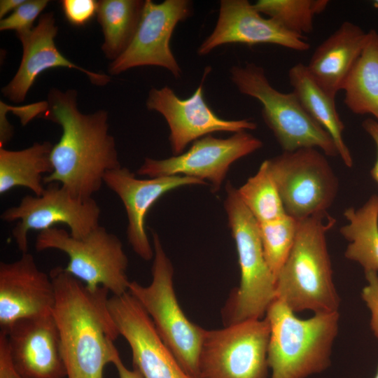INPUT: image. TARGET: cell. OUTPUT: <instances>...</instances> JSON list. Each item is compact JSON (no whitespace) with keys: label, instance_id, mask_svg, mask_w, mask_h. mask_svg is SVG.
Masks as SVG:
<instances>
[{"label":"cell","instance_id":"cell-1","mask_svg":"<svg viewBox=\"0 0 378 378\" xmlns=\"http://www.w3.org/2000/svg\"><path fill=\"white\" fill-rule=\"evenodd\" d=\"M77 93L52 89L48 95L46 119L59 124L62 136L53 145L52 172L43 183H59L74 196L86 200L99 191L108 171L120 166L114 137L108 133V113L84 114L77 107Z\"/></svg>","mask_w":378,"mask_h":378},{"label":"cell","instance_id":"cell-2","mask_svg":"<svg viewBox=\"0 0 378 378\" xmlns=\"http://www.w3.org/2000/svg\"><path fill=\"white\" fill-rule=\"evenodd\" d=\"M50 275L66 377L104 378L105 367L120 357L114 344L120 334L108 307L109 291L89 288L62 267Z\"/></svg>","mask_w":378,"mask_h":378},{"label":"cell","instance_id":"cell-3","mask_svg":"<svg viewBox=\"0 0 378 378\" xmlns=\"http://www.w3.org/2000/svg\"><path fill=\"white\" fill-rule=\"evenodd\" d=\"M335 223L328 212L298 220L295 241L275 284V298L293 312H338L340 299L326 244V234Z\"/></svg>","mask_w":378,"mask_h":378},{"label":"cell","instance_id":"cell-4","mask_svg":"<svg viewBox=\"0 0 378 378\" xmlns=\"http://www.w3.org/2000/svg\"><path fill=\"white\" fill-rule=\"evenodd\" d=\"M282 301L274 299L265 314L270 335L267 363L270 378H306L330 364L338 331V312L318 313L300 319Z\"/></svg>","mask_w":378,"mask_h":378},{"label":"cell","instance_id":"cell-5","mask_svg":"<svg viewBox=\"0 0 378 378\" xmlns=\"http://www.w3.org/2000/svg\"><path fill=\"white\" fill-rule=\"evenodd\" d=\"M153 262L152 281L146 286L130 281L128 292L151 318L164 344L186 372L200 378L199 356L204 329L192 323L177 300L173 283L174 270L160 237L152 232Z\"/></svg>","mask_w":378,"mask_h":378},{"label":"cell","instance_id":"cell-6","mask_svg":"<svg viewBox=\"0 0 378 378\" xmlns=\"http://www.w3.org/2000/svg\"><path fill=\"white\" fill-rule=\"evenodd\" d=\"M225 192L224 208L241 274L239 286L227 308L228 325L262 318L276 298V279L265 260L258 222L241 200L237 188L229 181Z\"/></svg>","mask_w":378,"mask_h":378},{"label":"cell","instance_id":"cell-7","mask_svg":"<svg viewBox=\"0 0 378 378\" xmlns=\"http://www.w3.org/2000/svg\"><path fill=\"white\" fill-rule=\"evenodd\" d=\"M230 73L240 93L260 102L262 119L283 151L315 148L327 156L338 155L331 136L305 111L296 95L273 88L262 67L248 63L233 66Z\"/></svg>","mask_w":378,"mask_h":378},{"label":"cell","instance_id":"cell-8","mask_svg":"<svg viewBox=\"0 0 378 378\" xmlns=\"http://www.w3.org/2000/svg\"><path fill=\"white\" fill-rule=\"evenodd\" d=\"M35 248L37 251L56 249L65 253L69 262L64 270L89 288L102 286L113 295L128 292V258L122 243L102 226L83 238H75L66 230L53 227L38 234Z\"/></svg>","mask_w":378,"mask_h":378},{"label":"cell","instance_id":"cell-9","mask_svg":"<svg viewBox=\"0 0 378 378\" xmlns=\"http://www.w3.org/2000/svg\"><path fill=\"white\" fill-rule=\"evenodd\" d=\"M270 335L266 317L204 329L199 356L200 378H267Z\"/></svg>","mask_w":378,"mask_h":378},{"label":"cell","instance_id":"cell-10","mask_svg":"<svg viewBox=\"0 0 378 378\" xmlns=\"http://www.w3.org/2000/svg\"><path fill=\"white\" fill-rule=\"evenodd\" d=\"M267 160L287 215L300 220L327 212L339 184L324 153L304 148Z\"/></svg>","mask_w":378,"mask_h":378},{"label":"cell","instance_id":"cell-11","mask_svg":"<svg viewBox=\"0 0 378 378\" xmlns=\"http://www.w3.org/2000/svg\"><path fill=\"white\" fill-rule=\"evenodd\" d=\"M101 209L93 198L83 200L71 195L59 183L48 184L41 196L27 195L18 206L6 209L1 218L18 220L12 235L22 253H27L30 230L43 231L65 224L75 238H83L99 225Z\"/></svg>","mask_w":378,"mask_h":378},{"label":"cell","instance_id":"cell-12","mask_svg":"<svg viewBox=\"0 0 378 378\" xmlns=\"http://www.w3.org/2000/svg\"><path fill=\"white\" fill-rule=\"evenodd\" d=\"M260 139L247 131L234 133L226 139L205 136L195 141L186 152L169 158H147L138 169L140 176L183 175L211 184L212 192H218L231 164L262 148Z\"/></svg>","mask_w":378,"mask_h":378},{"label":"cell","instance_id":"cell-13","mask_svg":"<svg viewBox=\"0 0 378 378\" xmlns=\"http://www.w3.org/2000/svg\"><path fill=\"white\" fill-rule=\"evenodd\" d=\"M192 14L189 0H164L155 3L146 0L136 31L126 50L108 66L111 75L131 68L157 66L167 69L176 78L181 76L170 47V40L178 22Z\"/></svg>","mask_w":378,"mask_h":378},{"label":"cell","instance_id":"cell-14","mask_svg":"<svg viewBox=\"0 0 378 378\" xmlns=\"http://www.w3.org/2000/svg\"><path fill=\"white\" fill-rule=\"evenodd\" d=\"M210 70L205 71L202 82L192 94L184 99L179 98L169 86L153 88L148 92L146 106L160 113L169 128V140L174 155L183 153L187 146L216 132L237 133L256 129L249 120H225L218 117L204 98V79Z\"/></svg>","mask_w":378,"mask_h":378},{"label":"cell","instance_id":"cell-15","mask_svg":"<svg viewBox=\"0 0 378 378\" xmlns=\"http://www.w3.org/2000/svg\"><path fill=\"white\" fill-rule=\"evenodd\" d=\"M108 307L120 335L131 349L134 369L143 378H192L162 341L146 312L129 292L109 298Z\"/></svg>","mask_w":378,"mask_h":378},{"label":"cell","instance_id":"cell-16","mask_svg":"<svg viewBox=\"0 0 378 378\" xmlns=\"http://www.w3.org/2000/svg\"><path fill=\"white\" fill-rule=\"evenodd\" d=\"M104 183L122 201L127 216V237L133 251L143 260L154 256L146 231V217L153 205L164 194L178 188L204 185L206 182L183 175L136 178L128 168L120 167L108 171Z\"/></svg>","mask_w":378,"mask_h":378},{"label":"cell","instance_id":"cell-17","mask_svg":"<svg viewBox=\"0 0 378 378\" xmlns=\"http://www.w3.org/2000/svg\"><path fill=\"white\" fill-rule=\"evenodd\" d=\"M305 40L274 20L262 17L248 0H221L216 26L199 46L197 54L208 55L216 48L228 43L274 44L306 51L310 45Z\"/></svg>","mask_w":378,"mask_h":378},{"label":"cell","instance_id":"cell-18","mask_svg":"<svg viewBox=\"0 0 378 378\" xmlns=\"http://www.w3.org/2000/svg\"><path fill=\"white\" fill-rule=\"evenodd\" d=\"M55 303L50 275L38 267L31 254L22 253L11 262H1V329L22 318L52 314Z\"/></svg>","mask_w":378,"mask_h":378},{"label":"cell","instance_id":"cell-19","mask_svg":"<svg viewBox=\"0 0 378 378\" xmlns=\"http://www.w3.org/2000/svg\"><path fill=\"white\" fill-rule=\"evenodd\" d=\"M6 331L15 368L22 378H64L59 329L52 314L20 319Z\"/></svg>","mask_w":378,"mask_h":378},{"label":"cell","instance_id":"cell-20","mask_svg":"<svg viewBox=\"0 0 378 378\" xmlns=\"http://www.w3.org/2000/svg\"><path fill=\"white\" fill-rule=\"evenodd\" d=\"M57 27L52 13L43 14L36 26L17 33L22 45L23 54L20 66L13 79L1 90L2 94L14 102H22L38 76L56 67L74 69L84 73L92 83L103 86L111 80L104 74L85 69L71 62L57 49L55 38Z\"/></svg>","mask_w":378,"mask_h":378},{"label":"cell","instance_id":"cell-21","mask_svg":"<svg viewBox=\"0 0 378 378\" xmlns=\"http://www.w3.org/2000/svg\"><path fill=\"white\" fill-rule=\"evenodd\" d=\"M368 31L345 21L315 49L307 70L315 83L333 98L342 90L365 44Z\"/></svg>","mask_w":378,"mask_h":378},{"label":"cell","instance_id":"cell-22","mask_svg":"<svg viewBox=\"0 0 378 378\" xmlns=\"http://www.w3.org/2000/svg\"><path fill=\"white\" fill-rule=\"evenodd\" d=\"M288 79L292 92L305 111L331 136L344 164L352 167L354 160L343 139L345 127L337 111L335 98L315 83L302 63L295 64L289 69Z\"/></svg>","mask_w":378,"mask_h":378},{"label":"cell","instance_id":"cell-23","mask_svg":"<svg viewBox=\"0 0 378 378\" xmlns=\"http://www.w3.org/2000/svg\"><path fill=\"white\" fill-rule=\"evenodd\" d=\"M52 146L50 142L43 141L19 150L0 148V194L24 187L41 196L46 188L43 174L52 172Z\"/></svg>","mask_w":378,"mask_h":378},{"label":"cell","instance_id":"cell-24","mask_svg":"<svg viewBox=\"0 0 378 378\" xmlns=\"http://www.w3.org/2000/svg\"><path fill=\"white\" fill-rule=\"evenodd\" d=\"M343 214L348 223L340 232L349 241L344 256L365 272H378V195H371L358 209H346Z\"/></svg>","mask_w":378,"mask_h":378},{"label":"cell","instance_id":"cell-25","mask_svg":"<svg viewBox=\"0 0 378 378\" xmlns=\"http://www.w3.org/2000/svg\"><path fill=\"white\" fill-rule=\"evenodd\" d=\"M344 104L354 113L369 114L378 121V32L368 31L363 49L343 90Z\"/></svg>","mask_w":378,"mask_h":378},{"label":"cell","instance_id":"cell-26","mask_svg":"<svg viewBox=\"0 0 378 378\" xmlns=\"http://www.w3.org/2000/svg\"><path fill=\"white\" fill-rule=\"evenodd\" d=\"M145 1L101 0L98 1L97 20L104 42L102 50L112 61L131 43L139 24Z\"/></svg>","mask_w":378,"mask_h":378},{"label":"cell","instance_id":"cell-27","mask_svg":"<svg viewBox=\"0 0 378 378\" xmlns=\"http://www.w3.org/2000/svg\"><path fill=\"white\" fill-rule=\"evenodd\" d=\"M239 196L258 222H267L286 215L267 160H264L255 175L237 188Z\"/></svg>","mask_w":378,"mask_h":378},{"label":"cell","instance_id":"cell-28","mask_svg":"<svg viewBox=\"0 0 378 378\" xmlns=\"http://www.w3.org/2000/svg\"><path fill=\"white\" fill-rule=\"evenodd\" d=\"M328 0H258L253 6L287 31L304 37L314 29V18L327 7Z\"/></svg>","mask_w":378,"mask_h":378},{"label":"cell","instance_id":"cell-29","mask_svg":"<svg viewBox=\"0 0 378 378\" xmlns=\"http://www.w3.org/2000/svg\"><path fill=\"white\" fill-rule=\"evenodd\" d=\"M298 225V220L287 214L275 220L258 222L265 260L275 279L293 247Z\"/></svg>","mask_w":378,"mask_h":378},{"label":"cell","instance_id":"cell-30","mask_svg":"<svg viewBox=\"0 0 378 378\" xmlns=\"http://www.w3.org/2000/svg\"><path fill=\"white\" fill-rule=\"evenodd\" d=\"M47 0H26L9 15L0 21V30H14L17 33L31 29L38 15L48 4Z\"/></svg>","mask_w":378,"mask_h":378},{"label":"cell","instance_id":"cell-31","mask_svg":"<svg viewBox=\"0 0 378 378\" xmlns=\"http://www.w3.org/2000/svg\"><path fill=\"white\" fill-rule=\"evenodd\" d=\"M62 9L66 20L71 25L82 27L97 15L98 1L94 0H63Z\"/></svg>","mask_w":378,"mask_h":378},{"label":"cell","instance_id":"cell-32","mask_svg":"<svg viewBox=\"0 0 378 378\" xmlns=\"http://www.w3.org/2000/svg\"><path fill=\"white\" fill-rule=\"evenodd\" d=\"M367 285L361 296L371 312L370 327L378 339V272H365Z\"/></svg>","mask_w":378,"mask_h":378},{"label":"cell","instance_id":"cell-33","mask_svg":"<svg viewBox=\"0 0 378 378\" xmlns=\"http://www.w3.org/2000/svg\"><path fill=\"white\" fill-rule=\"evenodd\" d=\"M362 127L373 140L377 148V158L370 170V174L378 184V121L372 118H368L362 122Z\"/></svg>","mask_w":378,"mask_h":378},{"label":"cell","instance_id":"cell-34","mask_svg":"<svg viewBox=\"0 0 378 378\" xmlns=\"http://www.w3.org/2000/svg\"><path fill=\"white\" fill-rule=\"evenodd\" d=\"M119 378H143L141 374L135 369L130 370L124 365L120 357L113 363Z\"/></svg>","mask_w":378,"mask_h":378},{"label":"cell","instance_id":"cell-35","mask_svg":"<svg viewBox=\"0 0 378 378\" xmlns=\"http://www.w3.org/2000/svg\"><path fill=\"white\" fill-rule=\"evenodd\" d=\"M26 0H1L0 1V18L1 19L6 17V15L12 11V13L20 6Z\"/></svg>","mask_w":378,"mask_h":378},{"label":"cell","instance_id":"cell-36","mask_svg":"<svg viewBox=\"0 0 378 378\" xmlns=\"http://www.w3.org/2000/svg\"><path fill=\"white\" fill-rule=\"evenodd\" d=\"M372 5L375 8L378 9V0L373 1Z\"/></svg>","mask_w":378,"mask_h":378},{"label":"cell","instance_id":"cell-37","mask_svg":"<svg viewBox=\"0 0 378 378\" xmlns=\"http://www.w3.org/2000/svg\"><path fill=\"white\" fill-rule=\"evenodd\" d=\"M374 378H378V366H377V374H376Z\"/></svg>","mask_w":378,"mask_h":378}]
</instances>
